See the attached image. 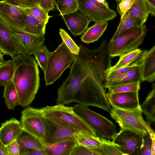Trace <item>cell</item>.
<instances>
[{
    "mask_svg": "<svg viewBox=\"0 0 155 155\" xmlns=\"http://www.w3.org/2000/svg\"><path fill=\"white\" fill-rule=\"evenodd\" d=\"M15 72L12 79L23 107L29 106L34 100L40 86L38 65L31 55H17L12 59Z\"/></svg>",
    "mask_w": 155,
    "mask_h": 155,
    "instance_id": "6da1fadb",
    "label": "cell"
},
{
    "mask_svg": "<svg viewBox=\"0 0 155 155\" xmlns=\"http://www.w3.org/2000/svg\"><path fill=\"white\" fill-rule=\"evenodd\" d=\"M76 56V59L70 67L69 76L58 89L57 104L65 105L74 102L83 82L88 75L87 68Z\"/></svg>",
    "mask_w": 155,
    "mask_h": 155,
    "instance_id": "7a4b0ae2",
    "label": "cell"
},
{
    "mask_svg": "<svg viewBox=\"0 0 155 155\" xmlns=\"http://www.w3.org/2000/svg\"><path fill=\"white\" fill-rule=\"evenodd\" d=\"M45 117L93 136H98L95 131L76 114L73 107L57 104L41 108Z\"/></svg>",
    "mask_w": 155,
    "mask_h": 155,
    "instance_id": "3957f363",
    "label": "cell"
},
{
    "mask_svg": "<svg viewBox=\"0 0 155 155\" xmlns=\"http://www.w3.org/2000/svg\"><path fill=\"white\" fill-rule=\"evenodd\" d=\"M147 32L146 25L128 28L115 39L109 42V50L112 57L120 56L137 49L143 41Z\"/></svg>",
    "mask_w": 155,
    "mask_h": 155,
    "instance_id": "277c9868",
    "label": "cell"
},
{
    "mask_svg": "<svg viewBox=\"0 0 155 155\" xmlns=\"http://www.w3.org/2000/svg\"><path fill=\"white\" fill-rule=\"evenodd\" d=\"M76 59V56L62 41L54 51L50 52L44 73L45 85L53 84Z\"/></svg>",
    "mask_w": 155,
    "mask_h": 155,
    "instance_id": "5b68a950",
    "label": "cell"
},
{
    "mask_svg": "<svg viewBox=\"0 0 155 155\" xmlns=\"http://www.w3.org/2000/svg\"><path fill=\"white\" fill-rule=\"evenodd\" d=\"M141 109L126 110L112 108L110 114L120 130L131 131L143 136L154 134L150 125L143 119Z\"/></svg>",
    "mask_w": 155,
    "mask_h": 155,
    "instance_id": "8992f818",
    "label": "cell"
},
{
    "mask_svg": "<svg viewBox=\"0 0 155 155\" xmlns=\"http://www.w3.org/2000/svg\"><path fill=\"white\" fill-rule=\"evenodd\" d=\"M75 113L102 138L112 140L117 133L116 125L109 119L89 108L76 104L73 107Z\"/></svg>",
    "mask_w": 155,
    "mask_h": 155,
    "instance_id": "52a82bcc",
    "label": "cell"
},
{
    "mask_svg": "<svg viewBox=\"0 0 155 155\" xmlns=\"http://www.w3.org/2000/svg\"><path fill=\"white\" fill-rule=\"evenodd\" d=\"M21 119L23 130L44 143L46 131V118L41 108L30 107H26L21 112Z\"/></svg>",
    "mask_w": 155,
    "mask_h": 155,
    "instance_id": "ba28073f",
    "label": "cell"
},
{
    "mask_svg": "<svg viewBox=\"0 0 155 155\" xmlns=\"http://www.w3.org/2000/svg\"><path fill=\"white\" fill-rule=\"evenodd\" d=\"M12 30L17 55H31L43 45L44 36H37Z\"/></svg>",
    "mask_w": 155,
    "mask_h": 155,
    "instance_id": "9c48e42d",
    "label": "cell"
},
{
    "mask_svg": "<svg viewBox=\"0 0 155 155\" xmlns=\"http://www.w3.org/2000/svg\"><path fill=\"white\" fill-rule=\"evenodd\" d=\"M0 19L12 29L24 32L27 14L22 8L0 1Z\"/></svg>",
    "mask_w": 155,
    "mask_h": 155,
    "instance_id": "30bf717a",
    "label": "cell"
},
{
    "mask_svg": "<svg viewBox=\"0 0 155 155\" xmlns=\"http://www.w3.org/2000/svg\"><path fill=\"white\" fill-rule=\"evenodd\" d=\"M78 10L91 21H107L117 16L116 12L106 6L97 5L90 0H77Z\"/></svg>",
    "mask_w": 155,
    "mask_h": 155,
    "instance_id": "8fae6325",
    "label": "cell"
},
{
    "mask_svg": "<svg viewBox=\"0 0 155 155\" xmlns=\"http://www.w3.org/2000/svg\"><path fill=\"white\" fill-rule=\"evenodd\" d=\"M46 118L44 144H53L75 139L79 131L58 121Z\"/></svg>",
    "mask_w": 155,
    "mask_h": 155,
    "instance_id": "7c38bea8",
    "label": "cell"
},
{
    "mask_svg": "<svg viewBox=\"0 0 155 155\" xmlns=\"http://www.w3.org/2000/svg\"><path fill=\"white\" fill-rule=\"evenodd\" d=\"M112 140L119 147L123 155H139L143 136L129 130H120Z\"/></svg>",
    "mask_w": 155,
    "mask_h": 155,
    "instance_id": "4fadbf2b",
    "label": "cell"
},
{
    "mask_svg": "<svg viewBox=\"0 0 155 155\" xmlns=\"http://www.w3.org/2000/svg\"><path fill=\"white\" fill-rule=\"evenodd\" d=\"M106 96L113 108L126 110L141 109L138 91L107 93Z\"/></svg>",
    "mask_w": 155,
    "mask_h": 155,
    "instance_id": "5bb4252c",
    "label": "cell"
},
{
    "mask_svg": "<svg viewBox=\"0 0 155 155\" xmlns=\"http://www.w3.org/2000/svg\"><path fill=\"white\" fill-rule=\"evenodd\" d=\"M140 67L142 81L153 82L155 80V46L150 49L143 51L136 61Z\"/></svg>",
    "mask_w": 155,
    "mask_h": 155,
    "instance_id": "9a60e30c",
    "label": "cell"
},
{
    "mask_svg": "<svg viewBox=\"0 0 155 155\" xmlns=\"http://www.w3.org/2000/svg\"><path fill=\"white\" fill-rule=\"evenodd\" d=\"M23 130L21 121L13 117L1 124L0 141L6 146L16 140Z\"/></svg>",
    "mask_w": 155,
    "mask_h": 155,
    "instance_id": "2e32d148",
    "label": "cell"
},
{
    "mask_svg": "<svg viewBox=\"0 0 155 155\" xmlns=\"http://www.w3.org/2000/svg\"><path fill=\"white\" fill-rule=\"evenodd\" d=\"M62 17L68 29L74 36L84 33L91 22L78 10Z\"/></svg>",
    "mask_w": 155,
    "mask_h": 155,
    "instance_id": "e0dca14e",
    "label": "cell"
},
{
    "mask_svg": "<svg viewBox=\"0 0 155 155\" xmlns=\"http://www.w3.org/2000/svg\"><path fill=\"white\" fill-rule=\"evenodd\" d=\"M0 50L3 54L8 55L12 59L17 55L12 29L0 19Z\"/></svg>",
    "mask_w": 155,
    "mask_h": 155,
    "instance_id": "ac0fdd59",
    "label": "cell"
},
{
    "mask_svg": "<svg viewBox=\"0 0 155 155\" xmlns=\"http://www.w3.org/2000/svg\"><path fill=\"white\" fill-rule=\"evenodd\" d=\"M141 73L139 64L130 71L105 80L104 87L134 82H140Z\"/></svg>",
    "mask_w": 155,
    "mask_h": 155,
    "instance_id": "d6986e66",
    "label": "cell"
},
{
    "mask_svg": "<svg viewBox=\"0 0 155 155\" xmlns=\"http://www.w3.org/2000/svg\"><path fill=\"white\" fill-rule=\"evenodd\" d=\"M77 145L73 139L53 144H45V149L47 155H71Z\"/></svg>",
    "mask_w": 155,
    "mask_h": 155,
    "instance_id": "ffe728a7",
    "label": "cell"
},
{
    "mask_svg": "<svg viewBox=\"0 0 155 155\" xmlns=\"http://www.w3.org/2000/svg\"><path fill=\"white\" fill-rule=\"evenodd\" d=\"M107 25V21L95 23L84 33L81 38V41L89 44L97 41L106 29Z\"/></svg>",
    "mask_w": 155,
    "mask_h": 155,
    "instance_id": "44dd1931",
    "label": "cell"
},
{
    "mask_svg": "<svg viewBox=\"0 0 155 155\" xmlns=\"http://www.w3.org/2000/svg\"><path fill=\"white\" fill-rule=\"evenodd\" d=\"M144 24L140 18L127 12L120 18V24L111 40L115 39L123 31L128 28L142 26Z\"/></svg>",
    "mask_w": 155,
    "mask_h": 155,
    "instance_id": "7402d4cb",
    "label": "cell"
},
{
    "mask_svg": "<svg viewBox=\"0 0 155 155\" xmlns=\"http://www.w3.org/2000/svg\"><path fill=\"white\" fill-rule=\"evenodd\" d=\"M16 140L21 148L45 149L43 142L24 130Z\"/></svg>",
    "mask_w": 155,
    "mask_h": 155,
    "instance_id": "603a6c76",
    "label": "cell"
},
{
    "mask_svg": "<svg viewBox=\"0 0 155 155\" xmlns=\"http://www.w3.org/2000/svg\"><path fill=\"white\" fill-rule=\"evenodd\" d=\"M4 89L3 97L8 109H14L18 105H20L18 94L12 80L4 86Z\"/></svg>",
    "mask_w": 155,
    "mask_h": 155,
    "instance_id": "cb8c5ba5",
    "label": "cell"
},
{
    "mask_svg": "<svg viewBox=\"0 0 155 155\" xmlns=\"http://www.w3.org/2000/svg\"><path fill=\"white\" fill-rule=\"evenodd\" d=\"M153 89L148 94L143 102L140 105L142 112L146 119L150 122L154 124L155 121V85L154 83Z\"/></svg>",
    "mask_w": 155,
    "mask_h": 155,
    "instance_id": "d4e9b609",
    "label": "cell"
},
{
    "mask_svg": "<svg viewBox=\"0 0 155 155\" xmlns=\"http://www.w3.org/2000/svg\"><path fill=\"white\" fill-rule=\"evenodd\" d=\"M102 139L99 137L93 136L80 131L77 133L75 138L77 145L83 146L101 151Z\"/></svg>",
    "mask_w": 155,
    "mask_h": 155,
    "instance_id": "484cf974",
    "label": "cell"
},
{
    "mask_svg": "<svg viewBox=\"0 0 155 155\" xmlns=\"http://www.w3.org/2000/svg\"><path fill=\"white\" fill-rule=\"evenodd\" d=\"M26 13L27 20L24 32L37 36H44L46 25L28 13Z\"/></svg>",
    "mask_w": 155,
    "mask_h": 155,
    "instance_id": "4316f807",
    "label": "cell"
},
{
    "mask_svg": "<svg viewBox=\"0 0 155 155\" xmlns=\"http://www.w3.org/2000/svg\"><path fill=\"white\" fill-rule=\"evenodd\" d=\"M142 51L140 49L137 48L120 56L117 62L114 66L108 69L107 71L115 70L130 65L138 59Z\"/></svg>",
    "mask_w": 155,
    "mask_h": 155,
    "instance_id": "83f0119b",
    "label": "cell"
},
{
    "mask_svg": "<svg viewBox=\"0 0 155 155\" xmlns=\"http://www.w3.org/2000/svg\"><path fill=\"white\" fill-rule=\"evenodd\" d=\"M127 12L146 22L150 13V9L145 0H135L130 9Z\"/></svg>",
    "mask_w": 155,
    "mask_h": 155,
    "instance_id": "f1b7e54d",
    "label": "cell"
},
{
    "mask_svg": "<svg viewBox=\"0 0 155 155\" xmlns=\"http://www.w3.org/2000/svg\"><path fill=\"white\" fill-rule=\"evenodd\" d=\"M15 70V64L12 59L4 61L0 65V86H4L12 80Z\"/></svg>",
    "mask_w": 155,
    "mask_h": 155,
    "instance_id": "f546056e",
    "label": "cell"
},
{
    "mask_svg": "<svg viewBox=\"0 0 155 155\" xmlns=\"http://www.w3.org/2000/svg\"><path fill=\"white\" fill-rule=\"evenodd\" d=\"M55 6L62 17L78 10L77 0H60Z\"/></svg>",
    "mask_w": 155,
    "mask_h": 155,
    "instance_id": "4dcf8cb0",
    "label": "cell"
},
{
    "mask_svg": "<svg viewBox=\"0 0 155 155\" xmlns=\"http://www.w3.org/2000/svg\"><path fill=\"white\" fill-rule=\"evenodd\" d=\"M140 82H137L108 86L106 87L108 89L107 93L138 91L140 89Z\"/></svg>",
    "mask_w": 155,
    "mask_h": 155,
    "instance_id": "1f68e13d",
    "label": "cell"
},
{
    "mask_svg": "<svg viewBox=\"0 0 155 155\" xmlns=\"http://www.w3.org/2000/svg\"><path fill=\"white\" fill-rule=\"evenodd\" d=\"M155 134H148L143 136L142 147L139 155L155 154Z\"/></svg>",
    "mask_w": 155,
    "mask_h": 155,
    "instance_id": "d6a6232c",
    "label": "cell"
},
{
    "mask_svg": "<svg viewBox=\"0 0 155 155\" xmlns=\"http://www.w3.org/2000/svg\"><path fill=\"white\" fill-rule=\"evenodd\" d=\"M26 12L31 15L42 23L46 25L52 16L48 15L39 5L25 8H22Z\"/></svg>",
    "mask_w": 155,
    "mask_h": 155,
    "instance_id": "836d02e7",
    "label": "cell"
},
{
    "mask_svg": "<svg viewBox=\"0 0 155 155\" xmlns=\"http://www.w3.org/2000/svg\"><path fill=\"white\" fill-rule=\"evenodd\" d=\"M50 52L45 45H43L34 53V56L37 61V64L43 71L45 72Z\"/></svg>",
    "mask_w": 155,
    "mask_h": 155,
    "instance_id": "e575fe53",
    "label": "cell"
},
{
    "mask_svg": "<svg viewBox=\"0 0 155 155\" xmlns=\"http://www.w3.org/2000/svg\"><path fill=\"white\" fill-rule=\"evenodd\" d=\"M101 150L104 155H123L116 144L104 138L102 139Z\"/></svg>",
    "mask_w": 155,
    "mask_h": 155,
    "instance_id": "d590c367",
    "label": "cell"
},
{
    "mask_svg": "<svg viewBox=\"0 0 155 155\" xmlns=\"http://www.w3.org/2000/svg\"><path fill=\"white\" fill-rule=\"evenodd\" d=\"M59 34L62 40L71 52L75 55H78L80 48L68 34L64 30L60 28Z\"/></svg>",
    "mask_w": 155,
    "mask_h": 155,
    "instance_id": "8d00e7d4",
    "label": "cell"
},
{
    "mask_svg": "<svg viewBox=\"0 0 155 155\" xmlns=\"http://www.w3.org/2000/svg\"><path fill=\"white\" fill-rule=\"evenodd\" d=\"M71 155H103V154L101 150L77 145L73 150Z\"/></svg>",
    "mask_w": 155,
    "mask_h": 155,
    "instance_id": "74e56055",
    "label": "cell"
},
{
    "mask_svg": "<svg viewBox=\"0 0 155 155\" xmlns=\"http://www.w3.org/2000/svg\"><path fill=\"white\" fill-rule=\"evenodd\" d=\"M5 2L12 5L25 8L39 5V0H7Z\"/></svg>",
    "mask_w": 155,
    "mask_h": 155,
    "instance_id": "f35d334b",
    "label": "cell"
},
{
    "mask_svg": "<svg viewBox=\"0 0 155 155\" xmlns=\"http://www.w3.org/2000/svg\"><path fill=\"white\" fill-rule=\"evenodd\" d=\"M138 65L135 61L130 65L125 66L118 69L112 71H106L105 80L109 79L115 76L126 73Z\"/></svg>",
    "mask_w": 155,
    "mask_h": 155,
    "instance_id": "ab89813d",
    "label": "cell"
},
{
    "mask_svg": "<svg viewBox=\"0 0 155 155\" xmlns=\"http://www.w3.org/2000/svg\"><path fill=\"white\" fill-rule=\"evenodd\" d=\"M135 0H120L117 5V10L120 18L130 8Z\"/></svg>",
    "mask_w": 155,
    "mask_h": 155,
    "instance_id": "60d3db41",
    "label": "cell"
},
{
    "mask_svg": "<svg viewBox=\"0 0 155 155\" xmlns=\"http://www.w3.org/2000/svg\"><path fill=\"white\" fill-rule=\"evenodd\" d=\"M20 155H47V154L45 149H24L20 148Z\"/></svg>",
    "mask_w": 155,
    "mask_h": 155,
    "instance_id": "b9f144b4",
    "label": "cell"
},
{
    "mask_svg": "<svg viewBox=\"0 0 155 155\" xmlns=\"http://www.w3.org/2000/svg\"><path fill=\"white\" fill-rule=\"evenodd\" d=\"M39 5L48 14L55 7L54 0H39Z\"/></svg>",
    "mask_w": 155,
    "mask_h": 155,
    "instance_id": "7bdbcfd3",
    "label": "cell"
},
{
    "mask_svg": "<svg viewBox=\"0 0 155 155\" xmlns=\"http://www.w3.org/2000/svg\"><path fill=\"white\" fill-rule=\"evenodd\" d=\"M10 155H20V148L15 140L6 146Z\"/></svg>",
    "mask_w": 155,
    "mask_h": 155,
    "instance_id": "ee69618b",
    "label": "cell"
},
{
    "mask_svg": "<svg viewBox=\"0 0 155 155\" xmlns=\"http://www.w3.org/2000/svg\"><path fill=\"white\" fill-rule=\"evenodd\" d=\"M148 6L150 14L152 16H155V0H145Z\"/></svg>",
    "mask_w": 155,
    "mask_h": 155,
    "instance_id": "f6af8a7d",
    "label": "cell"
},
{
    "mask_svg": "<svg viewBox=\"0 0 155 155\" xmlns=\"http://www.w3.org/2000/svg\"><path fill=\"white\" fill-rule=\"evenodd\" d=\"M0 155H10L6 146L0 141Z\"/></svg>",
    "mask_w": 155,
    "mask_h": 155,
    "instance_id": "bcb514c9",
    "label": "cell"
},
{
    "mask_svg": "<svg viewBox=\"0 0 155 155\" xmlns=\"http://www.w3.org/2000/svg\"><path fill=\"white\" fill-rule=\"evenodd\" d=\"M97 1L100 3H101L104 4L106 6L109 7V6L107 3L106 0H97Z\"/></svg>",
    "mask_w": 155,
    "mask_h": 155,
    "instance_id": "7dc6e473",
    "label": "cell"
},
{
    "mask_svg": "<svg viewBox=\"0 0 155 155\" xmlns=\"http://www.w3.org/2000/svg\"><path fill=\"white\" fill-rule=\"evenodd\" d=\"M4 61L3 58V54L0 52V65L2 64Z\"/></svg>",
    "mask_w": 155,
    "mask_h": 155,
    "instance_id": "c3c4849f",
    "label": "cell"
},
{
    "mask_svg": "<svg viewBox=\"0 0 155 155\" xmlns=\"http://www.w3.org/2000/svg\"><path fill=\"white\" fill-rule=\"evenodd\" d=\"M90 0L97 5H100V6H105L103 4L98 2L97 0Z\"/></svg>",
    "mask_w": 155,
    "mask_h": 155,
    "instance_id": "681fc988",
    "label": "cell"
},
{
    "mask_svg": "<svg viewBox=\"0 0 155 155\" xmlns=\"http://www.w3.org/2000/svg\"><path fill=\"white\" fill-rule=\"evenodd\" d=\"M60 0H54V3H55V6H56V5L58 3Z\"/></svg>",
    "mask_w": 155,
    "mask_h": 155,
    "instance_id": "f907efd6",
    "label": "cell"
},
{
    "mask_svg": "<svg viewBox=\"0 0 155 155\" xmlns=\"http://www.w3.org/2000/svg\"><path fill=\"white\" fill-rule=\"evenodd\" d=\"M115 1H116V2H119V1H120V0H115Z\"/></svg>",
    "mask_w": 155,
    "mask_h": 155,
    "instance_id": "816d5d0a",
    "label": "cell"
},
{
    "mask_svg": "<svg viewBox=\"0 0 155 155\" xmlns=\"http://www.w3.org/2000/svg\"><path fill=\"white\" fill-rule=\"evenodd\" d=\"M3 0L5 2H6L7 1V0Z\"/></svg>",
    "mask_w": 155,
    "mask_h": 155,
    "instance_id": "f5cc1de1",
    "label": "cell"
}]
</instances>
